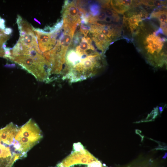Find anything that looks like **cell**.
<instances>
[{"label": "cell", "instance_id": "5bb4252c", "mask_svg": "<svg viewBox=\"0 0 167 167\" xmlns=\"http://www.w3.org/2000/svg\"><path fill=\"white\" fill-rule=\"evenodd\" d=\"M34 20L35 21H36L38 23L40 24H41L40 22H39L38 20H37L36 19L34 18Z\"/></svg>", "mask_w": 167, "mask_h": 167}, {"label": "cell", "instance_id": "ba28073f", "mask_svg": "<svg viewBox=\"0 0 167 167\" xmlns=\"http://www.w3.org/2000/svg\"><path fill=\"white\" fill-rule=\"evenodd\" d=\"M149 19H158L161 28L167 35V11L165 9H161L153 11L149 16Z\"/></svg>", "mask_w": 167, "mask_h": 167}, {"label": "cell", "instance_id": "9a60e30c", "mask_svg": "<svg viewBox=\"0 0 167 167\" xmlns=\"http://www.w3.org/2000/svg\"><path fill=\"white\" fill-rule=\"evenodd\" d=\"M1 17H0V19H1Z\"/></svg>", "mask_w": 167, "mask_h": 167}, {"label": "cell", "instance_id": "30bf717a", "mask_svg": "<svg viewBox=\"0 0 167 167\" xmlns=\"http://www.w3.org/2000/svg\"><path fill=\"white\" fill-rule=\"evenodd\" d=\"M17 23L18 24L19 32L25 33L34 32L33 27L23 19L19 15L17 18Z\"/></svg>", "mask_w": 167, "mask_h": 167}, {"label": "cell", "instance_id": "8992f818", "mask_svg": "<svg viewBox=\"0 0 167 167\" xmlns=\"http://www.w3.org/2000/svg\"><path fill=\"white\" fill-rule=\"evenodd\" d=\"M67 4L65 3L63 11L64 24L76 27L81 21L79 9L73 2Z\"/></svg>", "mask_w": 167, "mask_h": 167}, {"label": "cell", "instance_id": "8fae6325", "mask_svg": "<svg viewBox=\"0 0 167 167\" xmlns=\"http://www.w3.org/2000/svg\"><path fill=\"white\" fill-rule=\"evenodd\" d=\"M153 7L156 8H159L161 6H163L165 4V2L161 0H153Z\"/></svg>", "mask_w": 167, "mask_h": 167}, {"label": "cell", "instance_id": "4fadbf2b", "mask_svg": "<svg viewBox=\"0 0 167 167\" xmlns=\"http://www.w3.org/2000/svg\"><path fill=\"white\" fill-rule=\"evenodd\" d=\"M5 34L4 33V30L0 28V36H3Z\"/></svg>", "mask_w": 167, "mask_h": 167}, {"label": "cell", "instance_id": "7c38bea8", "mask_svg": "<svg viewBox=\"0 0 167 167\" xmlns=\"http://www.w3.org/2000/svg\"><path fill=\"white\" fill-rule=\"evenodd\" d=\"M12 31V29L11 28H6L4 30V33L6 35H9L11 33Z\"/></svg>", "mask_w": 167, "mask_h": 167}, {"label": "cell", "instance_id": "7a4b0ae2", "mask_svg": "<svg viewBox=\"0 0 167 167\" xmlns=\"http://www.w3.org/2000/svg\"><path fill=\"white\" fill-rule=\"evenodd\" d=\"M43 137L42 132L36 123L30 119L19 128L15 139L20 146L21 152L27 153L38 143Z\"/></svg>", "mask_w": 167, "mask_h": 167}, {"label": "cell", "instance_id": "3957f363", "mask_svg": "<svg viewBox=\"0 0 167 167\" xmlns=\"http://www.w3.org/2000/svg\"><path fill=\"white\" fill-rule=\"evenodd\" d=\"M10 59L32 74L38 80H44L46 78L47 60H37L29 55L11 57Z\"/></svg>", "mask_w": 167, "mask_h": 167}, {"label": "cell", "instance_id": "9c48e42d", "mask_svg": "<svg viewBox=\"0 0 167 167\" xmlns=\"http://www.w3.org/2000/svg\"><path fill=\"white\" fill-rule=\"evenodd\" d=\"M76 50L82 54H85L88 55V51H94V48L91 45V39L89 38L84 37L82 39L79 46L76 48Z\"/></svg>", "mask_w": 167, "mask_h": 167}, {"label": "cell", "instance_id": "6da1fadb", "mask_svg": "<svg viewBox=\"0 0 167 167\" xmlns=\"http://www.w3.org/2000/svg\"><path fill=\"white\" fill-rule=\"evenodd\" d=\"M166 36L160 26L146 19L133 33L131 40L147 63L161 68L167 66Z\"/></svg>", "mask_w": 167, "mask_h": 167}, {"label": "cell", "instance_id": "5b68a950", "mask_svg": "<svg viewBox=\"0 0 167 167\" xmlns=\"http://www.w3.org/2000/svg\"><path fill=\"white\" fill-rule=\"evenodd\" d=\"M147 17V14L143 10L139 12L135 9L131 8L123 14V25L126 27L127 31L132 36L141 22Z\"/></svg>", "mask_w": 167, "mask_h": 167}, {"label": "cell", "instance_id": "277c9868", "mask_svg": "<svg viewBox=\"0 0 167 167\" xmlns=\"http://www.w3.org/2000/svg\"><path fill=\"white\" fill-rule=\"evenodd\" d=\"M26 156L16 150L14 143L3 139L0 130V167H12L17 160Z\"/></svg>", "mask_w": 167, "mask_h": 167}, {"label": "cell", "instance_id": "52a82bcc", "mask_svg": "<svg viewBox=\"0 0 167 167\" xmlns=\"http://www.w3.org/2000/svg\"><path fill=\"white\" fill-rule=\"evenodd\" d=\"M35 35L41 52H44L50 49L55 45L56 39L50 33H42L35 30Z\"/></svg>", "mask_w": 167, "mask_h": 167}]
</instances>
